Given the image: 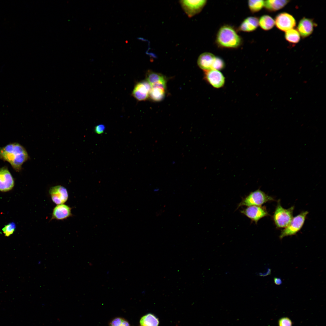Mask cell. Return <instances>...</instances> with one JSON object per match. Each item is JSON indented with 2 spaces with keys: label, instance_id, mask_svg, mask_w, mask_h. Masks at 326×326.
Returning <instances> with one entry per match:
<instances>
[{
  "label": "cell",
  "instance_id": "obj_1",
  "mask_svg": "<svg viewBox=\"0 0 326 326\" xmlns=\"http://www.w3.org/2000/svg\"><path fill=\"white\" fill-rule=\"evenodd\" d=\"M29 158L25 149L18 143H11L0 149V158L9 162L16 170L19 171Z\"/></svg>",
  "mask_w": 326,
  "mask_h": 326
},
{
  "label": "cell",
  "instance_id": "obj_2",
  "mask_svg": "<svg viewBox=\"0 0 326 326\" xmlns=\"http://www.w3.org/2000/svg\"><path fill=\"white\" fill-rule=\"evenodd\" d=\"M216 41L219 47L225 48H237L242 42V39L235 28L231 25H224L218 30Z\"/></svg>",
  "mask_w": 326,
  "mask_h": 326
},
{
  "label": "cell",
  "instance_id": "obj_3",
  "mask_svg": "<svg viewBox=\"0 0 326 326\" xmlns=\"http://www.w3.org/2000/svg\"><path fill=\"white\" fill-rule=\"evenodd\" d=\"M274 200L273 197L258 189L251 192L242 199L238 204L237 208L243 206H261L267 202Z\"/></svg>",
  "mask_w": 326,
  "mask_h": 326
},
{
  "label": "cell",
  "instance_id": "obj_4",
  "mask_svg": "<svg viewBox=\"0 0 326 326\" xmlns=\"http://www.w3.org/2000/svg\"><path fill=\"white\" fill-rule=\"evenodd\" d=\"M294 206L288 209L282 207L280 201L278 202L273 216V219L277 228H285L290 222L293 218Z\"/></svg>",
  "mask_w": 326,
  "mask_h": 326
},
{
  "label": "cell",
  "instance_id": "obj_5",
  "mask_svg": "<svg viewBox=\"0 0 326 326\" xmlns=\"http://www.w3.org/2000/svg\"><path fill=\"white\" fill-rule=\"evenodd\" d=\"M308 213L307 211H303L293 217L288 225L281 231L280 238L281 239L285 237L296 234L303 226Z\"/></svg>",
  "mask_w": 326,
  "mask_h": 326
},
{
  "label": "cell",
  "instance_id": "obj_6",
  "mask_svg": "<svg viewBox=\"0 0 326 326\" xmlns=\"http://www.w3.org/2000/svg\"><path fill=\"white\" fill-rule=\"evenodd\" d=\"M205 0H183L179 3L184 11L189 17L200 12L206 3Z\"/></svg>",
  "mask_w": 326,
  "mask_h": 326
},
{
  "label": "cell",
  "instance_id": "obj_7",
  "mask_svg": "<svg viewBox=\"0 0 326 326\" xmlns=\"http://www.w3.org/2000/svg\"><path fill=\"white\" fill-rule=\"evenodd\" d=\"M275 24L280 30L286 31L293 29L296 25V20L294 17L286 12H282L277 15L275 18Z\"/></svg>",
  "mask_w": 326,
  "mask_h": 326
},
{
  "label": "cell",
  "instance_id": "obj_8",
  "mask_svg": "<svg viewBox=\"0 0 326 326\" xmlns=\"http://www.w3.org/2000/svg\"><path fill=\"white\" fill-rule=\"evenodd\" d=\"M241 213L257 224L262 218L269 215L266 208L261 206H251L241 211Z\"/></svg>",
  "mask_w": 326,
  "mask_h": 326
},
{
  "label": "cell",
  "instance_id": "obj_9",
  "mask_svg": "<svg viewBox=\"0 0 326 326\" xmlns=\"http://www.w3.org/2000/svg\"><path fill=\"white\" fill-rule=\"evenodd\" d=\"M49 192L52 201L57 205L64 204L68 200V190L65 187L61 185L51 187L49 189Z\"/></svg>",
  "mask_w": 326,
  "mask_h": 326
},
{
  "label": "cell",
  "instance_id": "obj_10",
  "mask_svg": "<svg viewBox=\"0 0 326 326\" xmlns=\"http://www.w3.org/2000/svg\"><path fill=\"white\" fill-rule=\"evenodd\" d=\"M205 77L207 82L213 87L219 88L225 83V78L219 71L211 69L205 71Z\"/></svg>",
  "mask_w": 326,
  "mask_h": 326
},
{
  "label": "cell",
  "instance_id": "obj_11",
  "mask_svg": "<svg viewBox=\"0 0 326 326\" xmlns=\"http://www.w3.org/2000/svg\"><path fill=\"white\" fill-rule=\"evenodd\" d=\"M151 89L150 85L146 81L138 82L133 89V96L138 101H145L149 97Z\"/></svg>",
  "mask_w": 326,
  "mask_h": 326
},
{
  "label": "cell",
  "instance_id": "obj_12",
  "mask_svg": "<svg viewBox=\"0 0 326 326\" xmlns=\"http://www.w3.org/2000/svg\"><path fill=\"white\" fill-rule=\"evenodd\" d=\"M13 177L5 167L0 169V191H7L12 189L14 186Z\"/></svg>",
  "mask_w": 326,
  "mask_h": 326
},
{
  "label": "cell",
  "instance_id": "obj_13",
  "mask_svg": "<svg viewBox=\"0 0 326 326\" xmlns=\"http://www.w3.org/2000/svg\"><path fill=\"white\" fill-rule=\"evenodd\" d=\"M316 24L310 18L304 17L299 21L297 30L301 37L305 38L310 36L313 32Z\"/></svg>",
  "mask_w": 326,
  "mask_h": 326
},
{
  "label": "cell",
  "instance_id": "obj_14",
  "mask_svg": "<svg viewBox=\"0 0 326 326\" xmlns=\"http://www.w3.org/2000/svg\"><path fill=\"white\" fill-rule=\"evenodd\" d=\"M72 208L69 206L62 204L57 205L53 209L51 220H62L72 216Z\"/></svg>",
  "mask_w": 326,
  "mask_h": 326
},
{
  "label": "cell",
  "instance_id": "obj_15",
  "mask_svg": "<svg viewBox=\"0 0 326 326\" xmlns=\"http://www.w3.org/2000/svg\"><path fill=\"white\" fill-rule=\"evenodd\" d=\"M146 81L151 87H158L166 88V80L164 76L160 73L151 71L147 72L146 74Z\"/></svg>",
  "mask_w": 326,
  "mask_h": 326
},
{
  "label": "cell",
  "instance_id": "obj_16",
  "mask_svg": "<svg viewBox=\"0 0 326 326\" xmlns=\"http://www.w3.org/2000/svg\"><path fill=\"white\" fill-rule=\"evenodd\" d=\"M211 53L206 52L200 55L197 60L198 66L204 71L212 69V67L216 58Z\"/></svg>",
  "mask_w": 326,
  "mask_h": 326
},
{
  "label": "cell",
  "instance_id": "obj_17",
  "mask_svg": "<svg viewBox=\"0 0 326 326\" xmlns=\"http://www.w3.org/2000/svg\"><path fill=\"white\" fill-rule=\"evenodd\" d=\"M259 19L256 17H248L244 20L238 29L241 31L251 32L255 30L259 25Z\"/></svg>",
  "mask_w": 326,
  "mask_h": 326
},
{
  "label": "cell",
  "instance_id": "obj_18",
  "mask_svg": "<svg viewBox=\"0 0 326 326\" xmlns=\"http://www.w3.org/2000/svg\"><path fill=\"white\" fill-rule=\"evenodd\" d=\"M289 2V1L283 0H267L264 2V6L269 11H275L282 8Z\"/></svg>",
  "mask_w": 326,
  "mask_h": 326
},
{
  "label": "cell",
  "instance_id": "obj_19",
  "mask_svg": "<svg viewBox=\"0 0 326 326\" xmlns=\"http://www.w3.org/2000/svg\"><path fill=\"white\" fill-rule=\"evenodd\" d=\"M139 323V326H158L159 321L154 315L148 313L141 318Z\"/></svg>",
  "mask_w": 326,
  "mask_h": 326
},
{
  "label": "cell",
  "instance_id": "obj_20",
  "mask_svg": "<svg viewBox=\"0 0 326 326\" xmlns=\"http://www.w3.org/2000/svg\"><path fill=\"white\" fill-rule=\"evenodd\" d=\"M165 89L158 87H151L149 96L154 101H161L164 99L165 96Z\"/></svg>",
  "mask_w": 326,
  "mask_h": 326
},
{
  "label": "cell",
  "instance_id": "obj_21",
  "mask_svg": "<svg viewBox=\"0 0 326 326\" xmlns=\"http://www.w3.org/2000/svg\"><path fill=\"white\" fill-rule=\"evenodd\" d=\"M259 25L265 30H270L274 27L275 21L270 16L264 15L261 16L258 20Z\"/></svg>",
  "mask_w": 326,
  "mask_h": 326
},
{
  "label": "cell",
  "instance_id": "obj_22",
  "mask_svg": "<svg viewBox=\"0 0 326 326\" xmlns=\"http://www.w3.org/2000/svg\"><path fill=\"white\" fill-rule=\"evenodd\" d=\"M285 37L286 40L290 43L296 44L300 40V35L297 30L292 29L286 31Z\"/></svg>",
  "mask_w": 326,
  "mask_h": 326
},
{
  "label": "cell",
  "instance_id": "obj_23",
  "mask_svg": "<svg viewBox=\"0 0 326 326\" xmlns=\"http://www.w3.org/2000/svg\"><path fill=\"white\" fill-rule=\"evenodd\" d=\"M264 1L262 0H250L248 5L251 11L253 13L260 11L264 5Z\"/></svg>",
  "mask_w": 326,
  "mask_h": 326
},
{
  "label": "cell",
  "instance_id": "obj_24",
  "mask_svg": "<svg viewBox=\"0 0 326 326\" xmlns=\"http://www.w3.org/2000/svg\"><path fill=\"white\" fill-rule=\"evenodd\" d=\"M109 326H130L125 319L120 317L114 318L110 322Z\"/></svg>",
  "mask_w": 326,
  "mask_h": 326
},
{
  "label": "cell",
  "instance_id": "obj_25",
  "mask_svg": "<svg viewBox=\"0 0 326 326\" xmlns=\"http://www.w3.org/2000/svg\"><path fill=\"white\" fill-rule=\"evenodd\" d=\"M225 62L220 57L216 56L212 69L218 71L221 70L225 68Z\"/></svg>",
  "mask_w": 326,
  "mask_h": 326
},
{
  "label": "cell",
  "instance_id": "obj_26",
  "mask_svg": "<svg viewBox=\"0 0 326 326\" xmlns=\"http://www.w3.org/2000/svg\"><path fill=\"white\" fill-rule=\"evenodd\" d=\"M15 227V224L11 222L5 225L2 230L5 236L8 237L13 233Z\"/></svg>",
  "mask_w": 326,
  "mask_h": 326
},
{
  "label": "cell",
  "instance_id": "obj_27",
  "mask_svg": "<svg viewBox=\"0 0 326 326\" xmlns=\"http://www.w3.org/2000/svg\"><path fill=\"white\" fill-rule=\"evenodd\" d=\"M279 326H292L291 320L288 318H283L279 321Z\"/></svg>",
  "mask_w": 326,
  "mask_h": 326
},
{
  "label": "cell",
  "instance_id": "obj_28",
  "mask_svg": "<svg viewBox=\"0 0 326 326\" xmlns=\"http://www.w3.org/2000/svg\"><path fill=\"white\" fill-rule=\"evenodd\" d=\"M105 129V126L100 124L96 126L94 128V131L97 134H101L103 133Z\"/></svg>",
  "mask_w": 326,
  "mask_h": 326
},
{
  "label": "cell",
  "instance_id": "obj_29",
  "mask_svg": "<svg viewBox=\"0 0 326 326\" xmlns=\"http://www.w3.org/2000/svg\"><path fill=\"white\" fill-rule=\"evenodd\" d=\"M274 282L276 284L280 285L282 283L281 280L280 278L275 277L274 278Z\"/></svg>",
  "mask_w": 326,
  "mask_h": 326
}]
</instances>
